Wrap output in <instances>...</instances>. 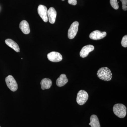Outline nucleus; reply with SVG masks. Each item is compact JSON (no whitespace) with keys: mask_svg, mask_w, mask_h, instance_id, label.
I'll use <instances>...</instances> for the list:
<instances>
[{"mask_svg":"<svg viewBox=\"0 0 127 127\" xmlns=\"http://www.w3.org/2000/svg\"><path fill=\"white\" fill-rule=\"evenodd\" d=\"M97 75L100 79L106 81H111L112 78V74L111 70L107 67L100 68L97 71Z\"/></svg>","mask_w":127,"mask_h":127,"instance_id":"nucleus-1","label":"nucleus"},{"mask_svg":"<svg viewBox=\"0 0 127 127\" xmlns=\"http://www.w3.org/2000/svg\"><path fill=\"white\" fill-rule=\"evenodd\" d=\"M113 109L114 113L119 118H124L127 115V108L124 104L121 103L114 104Z\"/></svg>","mask_w":127,"mask_h":127,"instance_id":"nucleus-2","label":"nucleus"},{"mask_svg":"<svg viewBox=\"0 0 127 127\" xmlns=\"http://www.w3.org/2000/svg\"><path fill=\"white\" fill-rule=\"evenodd\" d=\"M88 94L84 90H80L78 93L76 101L78 104L82 105L85 104L88 99Z\"/></svg>","mask_w":127,"mask_h":127,"instance_id":"nucleus-3","label":"nucleus"},{"mask_svg":"<svg viewBox=\"0 0 127 127\" xmlns=\"http://www.w3.org/2000/svg\"><path fill=\"white\" fill-rule=\"evenodd\" d=\"M5 82L8 88L12 92H15L18 89V85L13 77L9 75L6 78Z\"/></svg>","mask_w":127,"mask_h":127,"instance_id":"nucleus-4","label":"nucleus"},{"mask_svg":"<svg viewBox=\"0 0 127 127\" xmlns=\"http://www.w3.org/2000/svg\"><path fill=\"white\" fill-rule=\"evenodd\" d=\"M79 23L75 21L71 24L68 30V37L70 39H73L77 34L78 30Z\"/></svg>","mask_w":127,"mask_h":127,"instance_id":"nucleus-5","label":"nucleus"},{"mask_svg":"<svg viewBox=\"0 0 127 127\" xmlns=\"http://www.w3.org/2000/svg\"><path fill=\"white\" fill-rule=\"evenodd\" d=\"M47 9L45 6L40 5L37 9L38 14L43 21L47 22L48 21L47 16Z\"/></svg>","mask_w":127,"mask_h":127,"instance_id":"nucleus-6","label":"nucleus"},{"mask_svg":"<svg viewBox=\"0 0 127 127\" xmlns=\"http://www.w3.org/2000/svg\"><path fill=\"white\" fill-rule=\"evenodd\" d=\"M47 58L50 61L53 62H61L63 59L62 55L59 53L56 52H52L48 53Z\"/></svg>","mask_w":127,"mask_h":127,"instance_id":"nucleus-7","label":"nucleus"},{"mask_svg":"<svg viewBox=\"0 0 127 127\" xmlns=\"http://www.w3.org/2000/svg\"><path fill=\"white\" fill-rule=\"evenodd\" d=\"M106 32H101L96 30L91 32L89 35L90 39L93 40H98L102 39L106 36Z\"/></svg>","mask_w":127,"mask_h":127,"instance_id":"nucleus-8","label":"nucleus"},{"mask_svg":"<svg viewBox=\"0 0 127 127\" xmlns=\"http://www.w3.org/2000/svg\"><path fill=\"white\" fill-rule=\"evenodd\" d=\"M94 49V47L92 45H89L84 46L82 48L80 51V56L83 58L86 57L88 56L89 53L93 51Z\"/></svg>","mask_w":127,"mask_h":127,"instance_id":"nucleus-9","label":"nucleus"},{"mask_svg":"<svg viewBox=\"0 0 127 127\" xmlns=\"http://www.w3.org/2000/svg\"><path fill=\"white\" fill-rule=\"evenodd\" d=\"M57 15V11L54 7H51L47 11V16L49 22L54 24L56 21Z\"/></svg>","mask_w":127,"mask_h":127,"instance_id":"nucleus-10","label":"nucleus"},{"mask_svg":"<svg viewBox=\"0 0 127 127\" xmlns=\"http://www.w3.org/2000/svg\"><path fill=\"white\" fill-rule=\"evenodd\" d=\"M20 29L24 34H29L30 32V29L29 23L26 20L22 21L20 24Z\"/></svg>","mask_w":127,"mask_h":127,"instance_id":"nucleus-11","label":"nucleus"},{"mask_svg":"<svg viewBox=\"0 0 127 127\" xmlns=\"http://www.w3.org/2000/svg\"><path fill=\"white\" fill-rule=\"evenodd\" d=\"M68 82L66 76L64 74H61L56 81V84L58 86L62 87L65 86Z\"/></svg>","mask_w":127,"mask_h":127,"instance_id":"nucleus-12","label":"nucleus"},{"mask_svg":"<svg viewBox=\"0 0 127 127\" xmlns=\"http://www.w3.org/2000/svg\"><path fill=\"white\" fill-rule=\"evenodd\" d=\"M5 42L7 46L9 47L12 48L16 52H20V47L18 44L15 42L11 39H7L5 40Z\"/></svg>","mask_w":127,"mask_h":127,"instance_id":"nucleus-13","label":"nucleus"},{"mask_svg":"<svg viewBox=\"0 0 127 127\" xmlns=\"http://www.w3.org/2000/svg\"><path fill=\"white\" fill-rule=\"evenodd\" d=\"M40 84L41 88L42 90L49 89L52 85V82L49 78H43L41 81Z\"/></svg>","mask_w":127,"mask_h":127,"instance_id":"nucleus-14","label":"nucleus"},{"mask_svg":"<svg viewBox=\"0 0 127 127\" xmlns=\"http://www.w3.org/2000/svg\"><path fill=\"white\" fill-rule=\"evenodd\" d=\"M89 125H91V127H101L97 116L95 115H92L91 116Z\"/></svg>","mask_w":127,"mask_h":127,"instance_id":"nucleus-15","label":"nucleus"},{"mask_svg":"<svg viewBox=\"0 0 127 127\" xmlns=\"http://www.w3.org/2000/svg\"><path fill=\"white\" fill-rule=\"evenodd\" d=\"M110 2L112 7L115 10H117L119 8L117 0H110Z\"/></svg>","mask_w":127,"mask_h":127,"instance_id":"nucleus-16","label":"nucleus"},{"mask_svg":"<svg viewBox=\"0 0 127 127\" xmlns=\"http://www.w3.org/2000/svg\"><path fill=\"white\" fill-rule=\"evenodd\" d=\"M121 44L123 46V47H127V35L124 36L123 37L122 39V42H121Z\"/></svg>","mask_w":127,"mask_h":127,"instance_id":"nucleus-17","label":"nucleus"},{"mask_svg":"<svg viewBox=\"0 0 127 127\" xmlns=\"http://www.w3.org/2000/svg\"><path fill=\"white\" fill-rule=\"evenodd\" d=\"M122 3V9L124 11L127 10V0H120Z\"/></svg>","mask_w":127,"mask_h":127,"instance_id":"nucleus-18","label":"nucleus"},{"mask_svg":"<svg viewBox=\"0 0 127 127\" xmlns=\"http://www.w3.org/2000/svg\"><path fill=\"white\" fill-rule=\"evenodd\" d=\"M68 4L73 5H76L77 4V0H68Z\"/></svg>","mask_w":127,"mask_h":127,"instance_id":"nucleus-19","label":"nucleus"},{"mask_svg":"<svg viewBox=\"0 0 127 127\" xmlns=\"http://www.w3.org/2000/svg\"><path fill=\"white\" fill-rule=\"evenodd\" d=\"M62 0V1H64V0Z\"/></svg>","mask_w":127,"mask_h":127,"instance_id":"nucleus-20","label":"nucleus"},{"mask_svg":"<svg viewBox=\"0 0 127 127\" xmlns=\"http://www.w3.org/2000/svg\"></svg>","mask_w":127,"mask_h":127,"instance_id":"nucleus-21","label":"nucleus"}]
</instances>
